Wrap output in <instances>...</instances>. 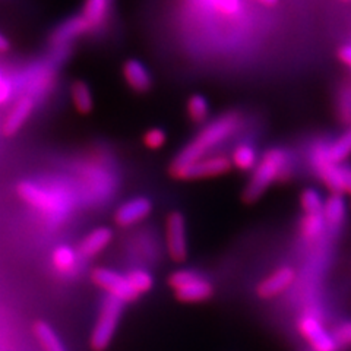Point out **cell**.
<instances>
[{
  "label": "cell",
  "instance_id": "cell-1",
  "mask_svg": "<svg viewBox=\"0 0 351 351\" xmlns=\"http://www.w3.org/2000/svg\"><path fill=\"white\" fill-rule=\"evenodd\" d=\"M240 128V117L237 113H226L217 117L211 123H208L199 134H197L191 144L186 145L178 157L174 158V164L191 162L206 157L208 152L221 145L228 138H232Z\"/></svg>",
  "mask_w": 351,
  "mask_h": 351
},
{
  "label": "cell",
  "instance_id": "cell-2",
  "mask_svg": "<svg viewBox=\"0 0 351 351\" xmlns=\"http://www.w3.org/2000/svg\"><path fill=\"white\" fill-rule=\"evenodd\" d=\"M291 174V157L282 148H271L259 158L243 193L245 201L254 202L265 193L272 183L287 179Z\"/></svg>",
  "mask_w": 351,
  "mask_h": 351
},
{
  "label": "cell",
  "instance_id": "cell-3",
  "mask_svg": "<svg viewBox=\"0 0 351 351\" xmlns=\"http://www.w3.org/2000/svg\"><path fill=\"white\" fill-rule=\"evenodd\" d=\"M312 166L321 182L332 193L351 195V166L332 162L326 156V145H317L312 152Z\"/></svg>",
  "mask_w": 351,
  "mask_h": 351
},
{
  "label": "cell",
  "instance_id": "cell-4",
  "mask_svg": "<svg viewBox=\"0 0 351 351\" xmlns=\"http://www.w3.org/2000/svg\"><path fill=\"white\" fill-rule=\"evenodd\" d=\"M169 285L178 300L183 303H201L214 293L213 284L202 274L193 269H178L170 274Z\"/></svg>",
  "mask_w": 351,
  "mask_h": 351
},
{
  "label": "cell",
  "instance_id": "cell-5",
  "mask_svg": "<svg viewBox=\"0 0 351 351\" xmlns=\"http://www.w3.org/2000/svg\"><path fill=\"white\" fill-rule=\"evenodd\" d=\"M123 302H120L113 295H107L104 299L90 339L94 351H104L112 343L120 322V316L123 312Z\"/></svg>",
  "mask_w": 351,
  "mask_h": 351
},
{
  "label": "cell",
  "instance_id": "cell-6",
  "mask_svg": "<svg viewBox=\"0 0 351 351\" xmlns=\"http://www.w3.org/2000/svg\"><path fill=\"white\" fill-rule=\"evenodd\" d=\"M232 160L226 156H206L199 160L183 164H171L170 174L179 180H196L205 178H215L230 171L232 169Z\"/></svg>",
  "mask_w": 351,
  "mask_h": 351
},
{
  "label": "cell",
  "instance_id": "cell-7",
  "mask_svg": "<svg viewBox=\"0 0 351 351\" xmlns=\"http://www.w3.org/2000/svg\"><path fill=\"white\" fill-rule=\"evenodd\" d=\"M19 196L28 202L31 206L37 208L41 213H46L53 217L64 215L71 208V202L64 195L53 191L43 189L41 186L31 182H22L18 186Z\"/></svg>",
  "mask_w": 351,
  "mask_h": 351
},
{
  "label": "cell",
  "instance_id": "cell-8",
  "mask_svg": "<svg viewBox=\"0 0 351 351\" xmlns=\"http://www.w3.org/2000/svg\"><path fill=\"white\" fill-rule=\"evenodd\" d=\"M91 278L94 284L108 293V295L119 299L123 303L135 302L139 294L132 289V285L126 277V274H119L113 269L108 268H95L91 274Z\"/></svg>",
  "mask_w": 351,
  "mask_h": 351
},
{
  "label": "cell",
  "instance_id": "cell-9",
  "mask_svg": "<svg viewBox=\"0 0 351 351\" xmlns=\"http://www.w3.org/2000/svg\"><path fill=\"white\" fill-rule=\"evenodd\" d=\"M298 329L309 344L311 351H339V346L334 339L332 332L326 331L317 316L303 315L298 322Z\"/></svg>",
  "mask_w": 351,
  "mask_h": 351
},
{
  "label": "cell",
  "instance_id": "cell-10",
  "mask_svg": "<svg viewBox=\"0 0 351 351\" xmlns=\"http://www.w3.org/2000/svg\"><path fill=\"white\" fill-rule=\"evenodd\" d=\"M166 247L174 262H183L188 256V237H186V219L182 213L173 211L166 218Z\"/></svg>",
  "mask_w": 351,
  "mask_h": 351
},
{
  "label": "cell",
  "instance_id": "cell-11",
  "mask_svg": "<svg viewBox=\"0 0 351 351\" xmlns=\"http://www.w3.org/2000/svg\"><path fill=\"white\" fill-rule=\"evenodd\" d=\"M152 211V204L145 196L134 197L117 208L114 214V221L120 227H130L138 223H142L149 217Z\"/></svg>",
  "mask_w": 351,
  "mask_h": 351
},
{
  "label": "cell",
  "instance_id": "cell-12",
  "mask_svg": "<svg viewBox=\"0 0 351 351\" xmlns=\"http://www.w3.org/2000/svg\"><path fill=\"white\" fill-rule=\"evenodd\" d=\"M295 278L291 267H281L263 278L256 287V294L261 299H272L287 290Z\"/></svg>",
  "mask_w": 351,
  "mask_h": 351
},
{
  "label": "cell",
  "instance_id": "cell-13",
  "mask_svg": "<svg viewBox=\"0 0 351 351\" xmlns=\"http://www.w3.org/2000/svg\"><path fill=\"white\" fill-rule=\"evenodd\" d=\"M93 31L90 24L85 21L82 15L78 16H72L69 19L63 21L56 29L53 31V34L50 37V43L53 47H66L69 43L76 40L78 37L84 36L85 32Z\"/></svg>",
  "mask_w": 351,
  "mask_h": 351
},
{
  "label": "cell",
  "instance_id": "cell-14",
  "mask_svg": "<svg viewBox=\"0 0 351 351\" xmlns=\"http://www.w3.org/2000/svg\"><path fill=\"white\" fill-rule=\"evenodd\" d=\"M123 76L126 84L134 90L135 93L144 94L148 93L152 86V78L147 66L136 60L129 59L123 64Z\"/></svg>",
  "mask_w": 351,
  "mask_h": 351
},
{
  "label": "cell",
  "instance_id": "cell-15",
  "mask_svg": "<svg viewBox=\"0 0 351 351\" xmlns=\"http://www.w3.org/2000/svg\"><path fill=\"white\" fill-rule=\"evenodd\" d=\"M112 240H113L112 228L98 227L82 239V241L78 246V255L85 259H90L100 254V252H103Z\"/></svg>",
  "mask_w": 351,
  "mask_h": 351
},
{
  "label": "cell",
  "instance_id": "cell-16",
  "mask_svg": "<svg viewBox=\"0 0 351 351\" xmlns=\"http://www.w3.org/2000/svg\"><path fill=\"white\" fill-rule=\"evenodd\" d=\"M32 110H34V100H32L31 97H22L21 100L14 106V108L10 110L5 123H3V128H2V132L5 136H12L15 135L16 132L22 128V125H24L28 117L31 116Z\"/></svg>",
  "mask_w": 351,
  "mask_h": 351
},
{
  "label": "cell",
  "instance_id": "cell-17",
  "mask_svg": "<svg viewBox=\"0 0 351 351\" xmlns=\"http://www.w3.org/2000/svg\"><path fill=\"white\" fill-rule=\"evenodd\" d=\"M347 214V206L343 195L332 193L328 199L324 202V210L322 217L326 224V228L331 230V232H338L341 226L344 224Z\"/></svg>",
  "mask_w": 351,
  "mask_h": 351
},
{
  "label": "cell",
  "instance_id": "cell-18",
  "mask_svg": "<svg viewBox=\"0 0 351 351\" xmlns=\"http://www.w3.org/2000/svg\"><path fill=\"white\" fill-rule=\"evenodd\" d=\"M113 5L114 0H85L81 15L90 24L91 29H95L107 21Z\"/></svg>",
  "mask_w": 351,
  "mask_h": 351
},
{
  "label": "cell",
  "instance_id": "cell-19",
  "mask_svg": "<svg viewBox=\"0 0 351 351\" xmlns=\"http://www.w3.org/2000/svg\"><path fill=\"white\" fill-rule=\"evenodd\" d=\"M232 164L240 171H250L256 167L258 164V152L254 145L243 142V144L236 145L232 154Z\"/></svg>",
  "mask_w": 351,
  "mask_h": 351
},
{
  "label": "cell",
  "instance_id": "cell-20",
  "mask_svg": "<svg viewBox=\"0 0 351 351\" xmlns=\"http://www.w3.org/2000/svg\"><path fill=\"white\" fill-rule=\"evenodd\" d=\"M326 156L337 164H343L351 156V126L344 130L332 144L326 145Z\"/></svg>",
  "mask_w": 351,
  "mask_h": 351
},
{
  "label": "cell",
  "instance_id": "cell-21",
  "mask_svg": "<svg viewBox=\"0 0 351 351\" xmlns=\"http://www.w3.org/2000/svg\"><path fill=\"white\" fill-rule=\"evenodd\" d=\"M34 335L37 337L38 343L44 351H66L59 337L47 322L38 321L34 325Z\"/></svg>",
  "mask_w": 351,
  "mask_h": 351
},
{
  "label": "cell",
  "instance_id": "cell-22",
  "mask_svg": "<svg viewBox=\"0 0 351 351\" xmlns=\"http://www.w3.org/2000/svg\"><path fill=\"white\" fill-rule=\"evenodd\" d=\"M72 93V100L75 104V108L78 110L81 114H88L93 112L94 108V100L90 86H88L84 81H76L72 84L71 88Z\"/></svg>",
  "mask_w": 351,
  "mask_h": 351
},
{
  "label": "cell",
  "instance_id": "cell-23",
  "mask_svg": "<svg viewBox=\"0 0 351 351\" xmlns=\"http://www.w3.org/2000/svg\"><path fill=\"white\" fill-rule=\"evenodd\" d=\"M53 265L62 274H71L76 268V262H78V255L76 252L69 246H59L53 252Z\"/></svg>",
  "mask_w": 351,
  "mask_h": 351
},
{
  "label": "cell",
  "instance_id": "cell-24",
  "mask_svg": "<svg viewBox=\"0 0 351 351\" xmlns=\"http://www.w3.org/2000/svg\"><path fill=\"white\" fill-rule=\"evenodd\" d=\"M326 228L322 214H306L300 223V234L306 240L319 239Z\"/></svg>",
  "mask_w": 351,
  "mask_h": 351
},
{
  "label": "cell",
  "instance_id": "cell-25",
  "mask_svg": "<svg viewBox=\"0 0 351 351\" xmlns=\"http://www.w3.org/2000/svg\"><path fill=\"white\" fill-rule=\"evenodd\" d=\"M188 114L193 123H204L210 116V106L206 98L201 94H195L188 100Z\"/></svg>",
  "mask_w": 351,
  "mask_h": 351
},
{
  "label": "cell",
  "instance_id": "cell-26",
  "mask_svg": "<svg viewBox=\"0 0 351 351\" xmlns=\"http://www.w3.org/2000/svg\"><path fill=\"white\" fill-rule=\"evenodd\" d=\"M126 277L132 285V289H134L139 295L151 291V289L154 287V278L145 269H141V268L130 269L126 274Z\"/></svg>",
  "mask_w": 351,
  "mask_h": 351
},
{
  "label": "cell",
  "instance_id": "cell-27",
  "mask_svg": "<svg viewBox=\"0 0 351 351\" xmlns=\"http://www.w3.org/2000/svg\"><path fill=\"white\" fill-rule=\"evenodd\" d=\"M324 199L316 189H306L300 195V206L304 214H322Z\"/></svg>",
  "mask_w": 351,
  "mask_h": 351
},
{
  "label": "cell",
  "instance_id": "cell-28",
  "mask_svg": "<svg viewBox=\"0 0 351 351\" xmlns=\"http://www.w3.org/2000/svg\"><path fill=\"white\" fill-rule=\"evenodd\" d=\"M142 141H144V145L148 149L156 151V149H160V148H162L164 145H166L167 135H166V132H164L162 129L152 128V129L145 132L144 139H142Z\"/></svg>",
  "mask_w": 351,
  "mask_h": 351
},
{
  "label": "cell",
  "instance_id": "cell-29",
  "mask_svg": "<svg viewBox=\"0 0 351 351\" xmlns=\"http://www.w3.org/2000/svg\"><path fill=\"white\" fill-rule=\"evenodd\" d=\"M332 337L339 348L351 347V321H344L337 325L332 331Z\"/></svg>",
  "mask_w": 351,
  "mask_h": 351
},
{
  "label": "cell",
  "instance_id": "cell-30",
  "mask_svg": "<svg viewBox=\"0 0 351 351\" xmlns=\"http://www.w3.org/2000/svg\"><path fill=\"white\" fill-rule=\"evenodd\" d=\"M338 56H339V60H341L344 64H347L348 68H351V44L339 49Z\"/></svg>",
  "mask_w": 351,
  "mask_h": 351
},
{
  "label": "cell",
  "instance_id": "cell-31",
  "mask_svg": "<svg viewBox=\"0 0 351 351\" xmlns=\"http://www.w3.org/2000/svg\"><path fill=\"white\" fill-rule=\"evenodd\" d=\"M8 49H9L8 38L3 34H0V51H6Z\"/></svg>",
  "mask_w": 351,
  "mask_h": 351
},
{
  "label": "cell",
  "instance_id": "cell-32",
  "mask_svg": "<svg viewBox=\"0 0 351 351\" xmlns=\"http://www.w3.org/2000/svg\"><path fill=\"white\" fill-rule=\"evenodd\" d=\"M259 2L263 3V5H267V6H274V5L278 3V0H259Z\"/></svg>",
  "mask_w": 351,
  "mask_h": 351
},
{
  "label": "cell",
  "instance_id": "cell-33",
  "mask_svg": "<svg viewBox=\"0 0 351 351\" xmlns=\"http://www.w3.org/2000/svg\"><path fill=\"white\" fill-rule=\"evenodd\" d=\"M343 2H351V0H343Z\"/></svg>",
  "mask_w": 351,
  "mask_h": 351
}]
</instances>
